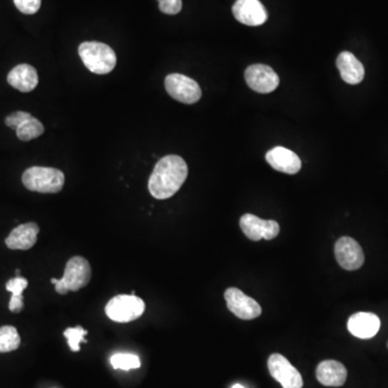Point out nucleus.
<instances>
[{
	"label": "nucleus",
	"instance_id": "nucleus-23",
	"mask_svg": "<svg viewBox=\"0 0 388 388\" xmlns=\"http://www.w3.org/2000/svg\"><path fill=\"white\" fill-rule=\"evenodd\" d=\"M27 279L22 276L14 277L6 283V289L10 291L12 295H23V291L27 288Z\"/></svg>",
	"mask_w": 388,
	"mask_h": 388
},
{
	"label": "nucleus",
	"instance_id": "nucleus-9",
	"mask_svg": "<svg viewBox=\"0 0 388 388\" xmlns=\"http://www.w3.org/2000/svg\"><path fill=\"white\" fill-rule=\"evenodd\" d=\"M335 255L337 263L344 270H358L365 263L363 248L352 237L343 236L337 241L335 245Z\"/></svg>",
	"mask_w": 388,
	"mask_h": 388
},
{
	"label": "nucleus",
	"instance_id": "nucleus-22",
	"mask_svg": "<svg viewBox=\"0 0 388 388\" xmlns=\"http://www.w3.org/2000/svg\"><path fill=\"white\" fill-rule=\"evenodd\" d=\"M88 335V331L81 326H77V327L74 328H67L65 331H64V337L67 339L68 345H69L70 349L72 352H79L80 351V343L81 342H86V335Z\"/></svg>",
	"mask_w": 388,
	"mask_h": 388
},
{
	"label": "nucleus",
	"instance_id": "nucleus-3",
	"mask_svg": "<svg viewBox=\"0 0 388 388\" xmlns=\"http://www.w3.org/2000/svg\"><path fill=\"white\" fill-rule=\"evenodd\" d=\"M79 55L86 67L96 74H109L116 67V53L102 42H83L80 44Z\"/></svg>",
	"mask_w": 388,
	"mask_h": 388
},
{
	"label": "nucleus",
	"instance_id": "nucleus-14",
	"mask_svg": "<svg viewBox=\"0 0 388 388\" xmlns=\"http://www.w3.org/2000/svg\"><path fill=\"white\" fill-rule=\"evenodd\" d=\"M265 159L274 170L285 174H297L302 166L300 158L283 147H275L265 154Z\"/></svg>",
	"mask_w": 388,
	"mask_h": 388
},
{
	"label": "nucleus",
	"instance_id": "nucleus-25",
	"mask_svg": "<svg viewBox=\"0 0 388 388\" xmlns=\"http://www.w3.org/2000/svg\"><path fill=\"white\" fill-rule=\"evenodd\" d=\"M159 8L163 13L174 14L179 13L182 9V0H158Z\"/></svg>",
	"mask_w": 388,
	"mask_h": 388
},
{
	"label": "nucleus",
	"instance_id": "nucleus-11",
	"mask_svg": "<svg viewBox=\"0 0 388 388\" xmlns=\"http://www.w3.org/2000/svg\"><path fill=\"white\" fill-rule=\"evenodd\" d=\"M245 79L249 88L261 94L271 93L276 90L279 78L270 66L256 64L247 68Z\"/></svg>",
	"mask_w": 388,
	"mask_h": 388
},
{
	"label": "nucleus",
	"instance_id": "nucleus-5",
	"mask_svg": "<svg viewBox=\"0 0 388 388\" xmlns=\"http://www.w3.org/2000/svg\"><path fill=\"white\" fill-rule=\"evenodd\" d=\"M144 301L133 295H119L112 297L106 305L105 313L108 319L116 323H130L144 314Z\"/></svg>",
	"mask_w": 388,
	"mask_h": 388
},
{
	"label": "nucleus",
	"instance_id": "nucleus-12",
	"mask_svg": "<svg viewBox=\"0 0 388 388\" xmlns=\"http://www.w3.org/2000/svg\"><path fill=\"white\" fill-rule=\"evenodd\" d=\"M233 15L247 26H260L267 20V12L259 0H236L232 7Z\"/></svg>",
	"mask_w": 388,
	"mask_h": 388
},
{
	"label": "nucleus",
	"instance_id": "nucleus-26",
	"mask_svg": "<svg viewBox=\"0 0 388 388\" xmlns=\"http://www.w3.org/2000/svg\"><path fill=\"white\" fill-rule=\"evenodd\" d=\"M31 116L32 114H28V112H17L8 116L7 118H6L5 122L9 128L17 130V128L25 121L26 119L29 118Z\"/></svg>",
	"mask_w": 388,
	"mask_h": 388
},
{
	"label": "nucleus",
	"instance_id": "nucleus-29",
	"mask_svg": "<svg viewBox=\"0 0 388 388\" xmlns=\"http://www.w3.org/2000/svg\"><path fill=\"white\" fill-rule=\"evenodd\" d=\"M387 347H388V343H387Z\"/></svg>",
	"mask_w": 388,
	"mask_h": 388
},
{
	"label": "nucleus",
	"instance_id": "nucleus-4",
	"mask_svg": "<svg viewBox=\"0 0 388 388\" xmlns=\"http://www.w3.org/2000/svg\"><path fill=\"white\" fill-rule=\"evenodd\" d=\"M22 182L26 189L34 192L58 193L65 184V175L56 168L33 166L23 173Z\"/></svg>",
	"mask_w": 388,
	"mask_h": 388
},
{
	"label": "nucleus",
	"instance_id": "nucleus-13",
	"mask_svg": "<svg viewBox=\"0 0 388 388\" xmlns=\"http://www.w3.org/2000/svg\"><path fill=\"white\" fill-rule=\"evenodd\" d=\"M381 321L377 315L367 312H359L352 315L347 321V329L354 337L359 339H371L379 333Z\"/></svg>",
	"mask_w": 388,
	"mask_h": 388
},
{
	"label": "nucleus",
	"instance_id": "nucleus-19",
	"mask_svg": "<svg viewBox=\"0 0 388 388\" xmlns=\"http://www.w3.org/2000/svg\"><path fill=\"white\" fill-rule=\"evenodd\" d=\"M17 136L19 140L23 142H29V140H35L44 134V126L38 119L34 118L33 116L26 119L25 121L15 130Z\"/></svg>",
	"mask_w": 388,
	"mask_h": 388
},
{
	"label": "nucleus",
	"instance_id": "nucleus-15",
	"mask_svg": "<svg viewBox=\"0 0 388 388\" xmlns=\"http://www.w3.org/2000/svg\"><path fill=\"white\" fill-rule=\"evenodd\" d=\"M39 227L37 223L27 222L13 229L6 239V245L12 250H28L37 242Z\"/></svg>",
	"mask_w": 388,
	"mask_h": 388
},
{
	"label": "nucleus",
	"instance_id": "nucleus-2",
	"mask_svg": "<svg viewBox=\"0 0 388 388\" xmlns=\"http://www.w3.org/2000/svg\"><path fill=\"white\" fill-rule=\"evenodd\" d=\"M92 277L91 265L83 257L76 256L66 263L65 271L61 279H52L55 291L66 295L68 291H78L90 283Z\"/></svg>",
	"mask_w": 388,
	"mask_h": 388
},
{
	"label": "nucleus",
	"instance_id": "nucleus-6",
	"mask_svg": "<svg viewBox=\"0 0 388 388\" xmlns=\"http://www.w3.org/2000/svg\"><path fill=\"white\" fill-rule=\"evenodd\" d=\"M166 88L174 100L188 105L199 102L202 96L198 82L184 74H168L166 79Z\"/></svg>",
	"mask_w": 388,
	"mask_h": 388
},
{
	"label": "nucleus",
	"instance_id": "nucleus-21",
	"mask_svg": "<svg viewBox=\"0 0 388 388\" xmlns=\"http://www.w3.org/2000/svg\"><path fill=\"white\" fill-rule=\"evenodd\" d=\"M110 363H112L114 369L128 370L138 369L140 367V361L138 355L128 353L114 354L110 358Z\"/></svg>",
	"mask_w": 388,
	"mask_h": 388
},
{
	"label": "nucleus",
	"instance_id": "nucleus-24",
	"mask_svg": "<svg viewBox=\"0 0 388 388\" xmlns=\"http://www.w3.org/2000/svg\"><path fill=\"white\" fill-rule=\"evenodd\" d=\"M14 5L24 14H35L41 6V0H13Z\"/></svg>",
	"mask_w": 388,
	"mask_h": 388
},
{
	"label": "nucleus",
	"instance_id": "nucleus-7",
	"mask_svg": "<svg viewBox=\"0 0 388 388\" xmlns=\"http://www.w3.org/2000/svg\"><path fill=\"white\" fill-rule=\"evenodd\" d=\"M225 299L229 311L244 321L257 319L262 313L260 305L253 297L245 295L240 289L231 287L225 293Z\"/></svg>",
	"mask_w": 388,
	"mask_h": 388
},
{
	"label": "nucleus",
	"instance_id": "nucleus-1",
	"mask_svg": "<svg viewBox=\"0 0 388 388\" xmlns=\"http://www.w3.org/2000/svg\"><path fill=\"white\" fill-rule=\"evenodd\" d=\"M188 177L186 161L175 154L164 156L156 163L149 178V192L156 200H166L176 194Z\"/></svg>",
	"mask_w": 388,
	"mask_h": 388
},
{
	"label": "nucleus",
	"instance_id": "nucleus-20",
	"mask_svg": "<svg viewBox=\"0 0 388 388\" xmlns=\"http://www.w3.org/2000/svg\"><path fill=\"white\" fill-rule=\"evenodd\" d=\"M21 337L13 326L0 327V353H9L19 349Z\"/></svg>",
	"mask_w": 388,
	"mask_h": 388
},
{
	"label": "nucleus",
	"instance_id": "nucleus-28",
	"mask_svg": "<svg viewBox=\"0 0 388 388\" xmlns=\"http://www.w3.org/2000/svg\"><path fill=\"white\" fill-rule=\"evenodd\" d=\"M232 388H245L244 386L241 385V384H235L233 385Z\"/></svg>",
	"mask_w": 388,
	"mask_h": 388
},
{
	"label": "nucleus",
	"instance_id": "nucleus-16",
	"mask_svg": "<svg viewBox=\"0 0 388 388\" xmlns=\"http://www.w3.org/2000/svg\"><path fill=\"white\" fill-rule=\"evenodd\" d=\"M316 377L323 385L340 387L347 382V370L344 365L337 361H321L317 366Z\"/></svg>",
	"mask_w": 388,
	"mask_h": 388
},
{
	"label": "nucleus",
	"instance_id": "nucleus-17",
	"mask_svg": "<svg viewBox=\"0 0 388 388\" xmlns=\"http://www.w3.org/2000/svg\"><path fill=\"white\" fill-rule=\"evenodd\" d=\"M337 66L342 79L352 86L361 83L365 78V67L351 52H342L337 56Z\"/></svg>",
	"mask_w": 388,
	"mask_h": 388
},
{
	"label": "nucleus",
	"instance_id": "nucleus-27",
	"mask_svg": "<svg viewBox=\"0 0 388 388\" xmlns=\"http://www.w3.org/2000/svg\"><path fill=\"white\" fill-rule=\"evenodd\" d=\"M24 307L23 295H11L10 297L9 309L12 313H20Z\"/></svg>",
	"mask_w": 388,
	"mask_h": 388
},
{
	"label": "nucleus",
	"instance_id": "nucleus-10",
	"mask_svg": "<svg viewBox=\"0 0 388 388\" xmlns=\"http://www.w3.org/2000/svg\"><path fill=\"white\" fill-rule=\"evenodd\" d=\"M240 227L244 234L253 242L273 240L279 233V225L276 221L263 220L253 214L243 215Z\"/></svg>",
	"mask_w": 388,
	"mask_h": 388
},
{
	"label": "nucleus",
	"instance_id": "nucleus-8",
	"mask_svg": "<svg viewBox=\"0 0 388 388\" xmlns=\"http://www.w3.org/2000/svg\"><path fill=\"white\" fill-rule=\"evenodd\" d=\"M267 367L273 379L276 380L283 388H302L303 380L297 371L281 354H272L267 361Z\"/></svg>",
	"mask_w": 388,
	"mask_h": 388
},
{
	"label": "nucleus",
	"instance_id": "nucleus-18",
	"mask_svg": "<svg viewBox=\"0 0 388 388\" xmlns=\"http://www.w3.org/2000/svg\"><path fill=\"white\" fill-rule=\"evenodd\" d=\"M7 80L10 86L23 93H28V92L35 90L36 86H38V81H39L37 70L28 64L15 66L8 74Z\"/></svg>",
	"mask_w": 388,
	"mask_h": 388
}]
</instances>
